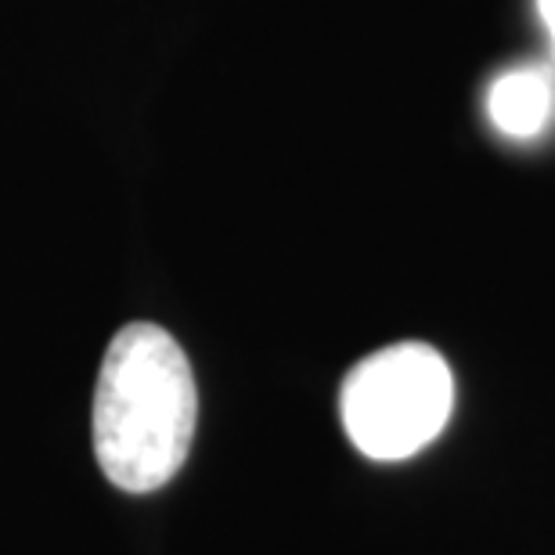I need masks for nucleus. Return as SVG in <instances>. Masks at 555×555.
I'll use <instances>...</instances> for the list:
<instances>
[{"label": "nucleus", "mask_w": 555, "mask_h": 555, "mask_svg": "<svg viewBox=\"0 0 555 555\" xmlns=\"http://www.w3.org/2000/svg\"><path fill=\"white\" fill-rule=\"evenodd\" d=\"M198 422L195 375L170 332L134 321L105 350L94 386V454L105 480L152 494L181 473Z\"/></svg>", "instance_id": "nucleus-1"}, {"label": "nucleus", "mask_w": 555, "mask_h": 555, "mask_svg": "<svg viewBox=\"0 0 555 555\" xmlns=\"http://www.w3.org/2000/svg\"><path fill=\"white\" fill-rule=\"evenodd\" d=\"M454 404L448 361L426 343H393L353 364L339 390L350 443L372 462H401L440 437Z\"/></svg>", "instance_id": "nucleus-2"}, {"label": "nucleus", "mask_w": 555, "mask_h": 555, "mask_svg": "<svg viewBox=\"0 0 555 555\" xmlns=\"http://www.w3.org/2000/svg\"><path fill=\"white\" fill-rule=\"evenodd\" d=\"M555 83L541 69H508L487 91V116L505 138L530 141L548 127Z\"/></svg>", "instance_id": "nucleus-3"}, {"label": "nucleus", "mask_w": 555, "mask_h": 555, "mask_svg": "<svg viewBox=\"0 0 555 555\" xmlns=\"http://www.w3.org/2000/svg\"><path fill=\"white\" fill-rule=\"evenodd\" d=\"M538 15H541V22H545L552 51H555V0H538Z\"/></svg>", "instance_id": "nucleus-4"}]
</instances>
